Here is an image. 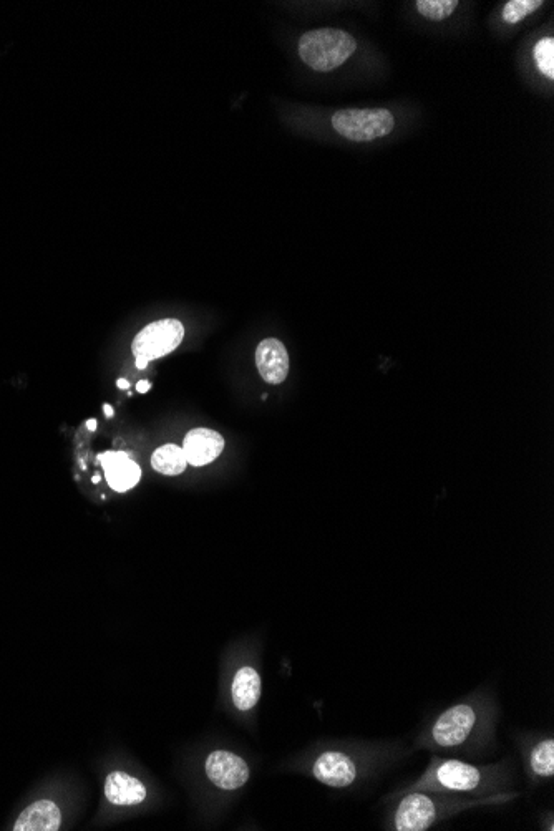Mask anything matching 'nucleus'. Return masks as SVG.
Here are the masks:
<instances>
[{
  "instance_id": "8",
  "label": "nucleus",
  "mask_w": 554,
  "mask_h": 831,
  "mask_svg": "<svg viewBox=\"0 0 554 831\" xmlns=\"http://www.w3.org/2000/svg\"><path fill=\"white\" fill-rule=\"evenodd\" d=\"M206 777L221 790H238L248 783V763L228 750H214L205 763Z\"/></svg>"
},
{
  "instance_id": "24",
  "label": "nucleus",
  "mask_w": 554,
  "mask_h": 831,
  "mask_svg": "<svg viewBox=\"0 0 554 831\" xmlns=\"http://www.w3.org/2000/svg\"><path fill=\"white\" fill-rule=\"evenodd\" d=\"M87 428L88 430H90V432H93V430L97 428V420H95V418H92V420H88Z\"/></svg>"
},
{
  "instance_id": "19",
  "label": "nucleus",
  "mask_w": 554,
  "mask_h": 831,
  "mask_svg": "<svg viewBox=\"0 0 554 831\" xmlns=\"http://www.w3.org/2000/svg\"><path fill=\"white\" fill-rule=\"evenodd\" d=\"M535 60L538 69L543 75L553 80L554 78V39L546 37L540 40L535 49Z\"/></svg>"
},
{
  "instance_id": "22",
  "label": "nucleus",
  "mask_w": 554,
  "mask_h": 831,
  "mask_svg": "<svg viewBox=\"0 0 554 831\" xmlns=\"http://www.w3.org/2000/svg\"><path fill=\"white\" fill-rule=\"evenodd\" d=\"M146 365H148V360L143 359V357H137V367L140 370L146 369Z\"/></svg>"
},
{
  "instance_id": "11",
  "label": "nucleus",
  "mask_w": 554,
  "mask_h": 831,
  "mask_svg": "<svg viewBox=\"0 0 554 831\" xmlns=\"http://www.w3.org/2000/svg\"><path fill=\"white\" fill-rule=\"evenodd\" d=\"M98 460L105 470L107 483L112 490L118 493L132 490L138 485L141 478V470L138 463L130 458L125 452H107L98 455Z\"/></svg>"
},
{
  "instance_id": "10",
  "label": "nucleus",
  "mask_w": 554,
  "mask_h": 831,
  "mask_svg": "<svg viewBox=\"0 0 554 831\" xmlns=\"http://www.w3.org/2000/svg\"><path fill=\"white\" fill-rule=\"evenodd\" d=\"M256 365L264 382L279 385L289 374V354L279 339H264L256 349Z\"/></svg>"
},
{
  "instance_id": "17",
  "label": "nucleus",
  "mask_w": 554,
  "mask_h": 831,
  "mask_svg": "<svg viewBox=\"0 0 554 831\" xmlns=\"http://www.w3.org/2000/svg\"><path fill=\"white\" fill-rule=\"evenodd\" d=\"M457 0H418L417 9L430 20H445L457 9Z\"/></svg>"
},
{
  "instance_id": "5",
  "label": "nucleus",
  "mask_w": 554,
  "mask_h": 831,
  "mask_svg": "<svg viewBox=\"0 0 554 831\" xmlns=\"http://www.w3.org/2000/svg\"><path fill=\"white\" fill-rule=\"evenodd\" d=\"M332 127L350 141H372L389 135L395 127L387 110H341L334 113Z\"/></svg>"
},
{
  "instance_id": "13",
  "label": "nucleus",
  "mask_w": 554,
  "mask_h": 831,
  "mask_svg": "<svg viewBox=\"0 0 554 831\" xmlns=\"http://www.w3.org/2000/svg\"><path fill=\"white\" fill-rule=\"evenodd\" d=\"M62 823L59 807L50 800H40L25 808L14 831H57Z\"/></svg>"
},
{
  "instance_id": "14",
  "label": "nucleus",
  "mask_w": 554,
  "mask_h": 831,
  "mask_svg": "<svg viewBox=\"0 0 554 831\" xmlns=\"http://www.w3.org/2000/svg\"><path fill=\"white\" fill-rule=\"evenodd\" d=\"M261 689H263V682H261L259 672L254 667H241L234 674L233 684H231L234 707L244 712L254 709L261 699Z\"/></svg>"
},
{
  "instance_id": "20",
  "label": "nucleus",
  "mask_w": 554,
  "mask_h": 831,
  "mask_svg": "<svg viewBox=\"0 0 554 831\" xmlns=\"http://www.w3.org/2000/svg\"><path fill=\"white\" fill-rule=\"evenodd\" d=\"M150 387V382H146V380H141V382H138L137 390L138 392H140V394H146V392L150 390Z\"/></svg>"
},
{
  "instance_id": "9",
  "label": "nucleus",
  "mask_w": 554,
  "mask_h": 831,
  "mask_svg": "<svg viewBox=\"0 0 554 831\" xmlns=\"http://www.w3.org/2000/svg\"><path fill=\"white\" fill-rule=\"evenodd\" d=\"M183 450H185L188 465L205 467L223 453L224 438L221 433L211 428H193L186 433Z\"/></svg>"
},
{
  "instance_id": "6",
  "label": "nucleus",
  "mask_w": 554,
  "mask_h": 831,
  "mask_svg": "<svg viewBox=\"0 0 554 831\" xmlns=\"http://www.w3.org/2000/svg\"><path fill=\"white\" fill-rule=\"evenodd\" d=\"M185 337V327L176 319H163L151 322L133 339L132 350L135 357L156 360L178 349Z\"/></svg>"
},
{
  "instance_id": "18",
  "label": "nucleus",
  "mask_w": 554,
  "mask_h": 831,
  "mask_svg": "<svg viewBox=\"0 0 554 831\" xmlns=\"http://www.w3.org/2000/svg\"><path fill=\"white\" fill-rule=\"evenodd\" d=\"M543 2L541 0H510L503 9V19L508 24H518L520 20L525 19L526 15L533 14L535 10L540 9Z\"/></svg>"
},
{
  "instance_id": "4",
  "label": "nucleus",
  "mask_w": 554,
  "mask_h": 831,
  "mask_svg": "<svg viewBox=\"0 0 554 831\" xmlns=\"http://www.w3.org/2000/svg\"><path fill=\"white\" fill-rule=\"evenodd\" d=\"M480 722L477 705L462 702L445 710L430 729V742L438 749L453 750L472 739Z\"/></svg>"
},
{
  "instance_id": "12",
  "label": "nucleus",
  "mask_w": 554,
  "mask_h": 831,
  "mask_svg": "<svg viewBox=\"0 0 554 831\" xmlns=\"http://www.w3.org/2000/svg\"><path fill=\"white\" fill-rule=\"evenodd\" d=\"M105 797L117 807H133L145 800L146 788L128 773L113 772L105 780Z\"/></svg>"
},
{
  "instance_id": "2",
  "label": "nucleus",
  "mask_w": 554,
  "mask_h": 831,
  "mask_svg": "<svg viewBox=\"0 0 554 831\" xmlns=\"http://www.w3.org/2000/svg\"><path fill=\"white\" fill-rule=\"evenodd\" d=\"M513 797L515 795H510V797L500 795V797L486 798V800H462V798L450 797V793L410 790L395 808L394 830L425 831L450 815L462 812L465 808L486 805V803H501Z\"/></svg>"
},
{
  "instance_id": "16",
  "label": "nucleus",
  "mask_w": 554,
  "mask_h": 831,
  "mask_svg": "<svg viewBox=\"0 0 554 831\" xmlns=\"http://www.w3.org/2000/svg\"><path fill=\"white\" fill-rule=\"evenodd\" d=\"M530 767L536 777L553 778L554 775V739L541 740L531 749Z\"/></svg>"
},
{
  "instance_id": "7",
  "label": "nucleus",
  "mask_w": 554,
  "mask_h": 831,
  "mask_svg": "<svg viewBox=\"0 0 554 831\" xmlns=\"http://www.w3.org/2000/svg\"><path fill=\"white\" fill-rule=\"evenodd\" d=\"M312 775L317 782L324 783L327 787L347 788L354 785L359 777V767L354 757L346 752L326 750L314 760Z\"/></svg>"
},
{
  "instance_id": "3",
  "label": "nucleus",
  "mask_w": 554,
  "mask_h": 831,
  "mask_svg": "<svg viewBox=\"0 0 554 831\" xmlns=\"http://www.w3.org/2000/svg\"><path fill=\"white\" fill-rule=\"evenodd\" d=\"M355 49L354 37L337 29L311 30L299 42L302 62L316 72H332L341 67Z\"/></svg>"
},
{
  "instance_id": "21",
  "label": "nucleus",
  "mask_w": 554,
  "mask_h": 831,
  "mask_svg": "<svg viewBox=\"0 0 554 831\" xmlns=\"http://www.w3.org/2000/svg\"><path fill=\"white\" fill-rule=\"evenodd\" d=\"M117 385H118V387H120V389H123V390L130 389V382H128V380H125V379H118L117 380Z\"/></svg>"
},
{
  "instance_id": "15",
  "label": "nucleus",
  "mask_w": 554,
  "mask_h": 831,
  "mask_svg": "<svg viewBox=\"0 0 554 831\" xmlns=\"http://www.w3.org/2000/svg\"><path fill=\"white\" fill-rule=\"evenodd\" d=\"M151 467L161 475H168V477H176L185 472L188 467V460H186L185 450L183 447L168 443L163 447L158 448L151 457Z\"/></svg>"
},
{
  "instance_id": "1",
  "label": "nucleus",
  "mask_w": 554,
  "mask_h": 831,
  "mask_svg": "<svg viewBox=\"0 0 554 831\" xmlns=\"http://www.w3.org/2000/svg\"><path fill=\"white\" fill-rule=\"evenodd\" d=\"M501 780L503 773L498 767H478L460 760L433 759L410 790L488 795L500 785Z\"/></svg>"
},
{
  "instance_id": "23",
  "label": "nucleus",
  "mask_w": 554,
  "mask_h": 831,
  "mask_svg": "<svg viewBox=\"0 0 554 831\" xmlns=\"http://www.w3.org/2000/svg\"><path fill=\"white\" fill-rule=\"evenodd\" d=\"M103 412H105V415H107L108 418H112L113 417L112 405H108V404L103 405Z\"/></svg>"
}]
</instances>
